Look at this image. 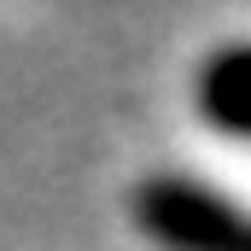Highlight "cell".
Instances as JSON below:
<instances>
[{
  "instance_id": "6da1fadb",
  "label": "cell",
  "mask_w": 251,
  "mask_h": 251,
  "mask_svg": "<svg viewBox=\"0 0 251 251\" xmlns=\"http://www.w3.org/2000/svg\"><path fill=\"white\" fill-rule=\"evenodd\" d=\"M140 240L158 251H251V204L228 199L204 176L152 170L128 193Z\"/></svg>"
},
{
  "instance_id": "7a4b0ae2",
  "label": "cell",
  "mask_w": 251,
  "mask_h": 251,
  "mask_svg": "<svg viewBox=\"0 0 251 251\" xmlns=\"http://www.w3.org/2000/svg\"><path fill=\"white\" fill-rule=\"evenodd\" d=\"M193 111L216 134L251 146V41H222L193 70Z\"/></svg>"
}]
</instances>
